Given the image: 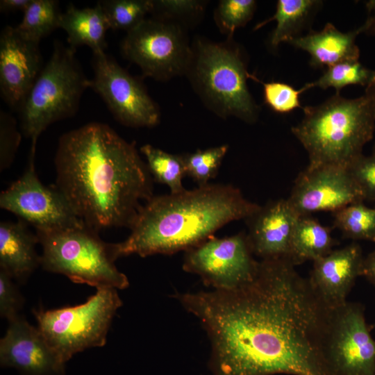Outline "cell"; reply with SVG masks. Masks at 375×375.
Here are the masks:
<instances>
[{"label":"cell","mask_w":375,"mask_h":375,"mask_svg":"<svg viewBox=\"0 0 375 375\" xmlns=\"http://www.w3.org/2000/svg\"><path fill=\"white\" fill-rule=\"evenodd\" d=\"M228 150V146L223 144L183 154L186 176L192 178L198 186L209 184L208 181L216 176Z\"/></svg>","instance_id":"obj_29"},{"label":"cell","mask_w":375,"mask_h":375,"mask_svg":"<svg viewBox=\"0 0 375 375\" xmlns=\"http://www.w3.org/2000/svg\"><path fill=\"white\" fill-rule=\"evenodd\" d=\"M42 247L41 265L76 283L97 288L123 290L129 285L116 267L113 243L101 239L99 231L83 223L52 231H36Z\"/></svg>","instance_id":"obj_6"},{"label":"cell","mask_w":375,"mask_h":375,"mask_svg":"<svg viewBox=\"0 0 375 375\" xmlns=\"http://www.w3.org/2000/svg\"><path fill=\"white\" fill-rule=\"evenodd\" d=\"M365 199H375V155L362 154L347 168Z\"/></svg>","instance_id":"obj_34"},{"label":"cell","mask_w":375,"mask_h":375,"mask_svg":"<svg viewBox=\"0 0 375 375\" xmlns=\"http://www.w3.org/2000/svg\"><path fill=\"white\" fill-rule=\"evenodd\" d=\"M60 28L66 32L67 42L74 49L86 45L92 53L106 49V34L110 27L97 3L94 7L83 8L69 5L62 12Z\"/></svg>","instance_id":"obj_21"},{"label":"cell","mask_w":375,"mask_h":375,"mask_svg":"<svg viewBox=\"0 0 375 375\" xmlns=\"http://www.w3.org/2000/svg\"><path fill=\"white\" fill-rule=\"evenodd\" d=\"M206 106L218 116L253 123L259 108L247 83L249 73L240 49L231 42L197 39L185 73Z\"/></svg>","instance_id":"obj_5"},{"label":"cell","mask_w":375,"mask_h":375,"mask_svg":"<svg viewBox=\"0 0 375 375\" xmlns=\"http://www.w3.org/2000/svg\"><path fill=\"white\" fill-rule=\"evenodd\" d=\"M206 1L197 0H151L152 17L178 24L194 19L203 12Z\"/></svg>","instance_id":"obj_32"},{"label":"cell","mask_w":375,"mask_h":375,"mask_svg":"<svg viewBox=\"0 0 375 375\" xmlns=\"http://www.w3.org/2000/svg\"><path fill=\"white\" fill-rule=\"evenodd\" d=\"M335 244L328 227L309 215L301 216L292 233L288 260L294 266L314 262L329 254Z\"/></svg>","instance_id":"obj_23"},{"label":"cell","mask_w":375,"mask_h":375,"mask_svg":"<svg viewBox=\"0 0 375 375\" xmlns=\"http://www.w3.org/2000/svg\"><path fill=\"white\" fill-rule=\"evenodd\" d=\"M76 56V49L56 41L47 62L19 110L22 133L36 144L40 134L51 124L71 117L89 88Z\"/></svg>","instance_id":"obj_7"},{"label":"cell","mask_w":375,"mask_h":375,"mask_svg":"<svg viewBox=\"0 0 375 375\" xmlns=\"http://www.w3.org/2000/svg\"><path fill=\"white\" fill-rule=\"evenodd\" d=\"M372 154L375 155V143H374V144L373 146V149H372Z\"/></svg>","instance_id":"obj_40"},{"label":"cell","mask_w":375,"mask_h":375,"mask_svg":"<svg viewBox=\"0 0 375 375\" xmlns=\"http://www.w3.org/2000/svg\"><path fill=\"white\" fill-rule=\"evenodd\" d=\"M260 208L231 184H208L153 196L140 209L128 238L113 243L114 251L117 258L185 251L226 224L246 220Z\"/></svg>","instance_id":"obj_3"},{"label":"cell","mask_w":375,"mask_h":375,"mask_svg":"<svg viewBox=\"0 0 375 375\" xmlns=\"http://www.w3.org/2000/svg\"><path fill=\"white\" fill-rule=\"evenodd\" d=\"M54 164L55 185L77 217L97 231L130 229L154 196L153 177L135 142L103 123L91 122L62 134Z\"/></svg>","instance_id":"obj_2"},{"label":"cell","mask_w":375,"mask_h":375,"mask_svg":"<svg viewBox=\"0 0 375 375\" xmlns=\"http://www.w3.org/2000/svg\"><path fill=\"white\" fill-rule=\"evenodd\" d=\"M40 42L25 38L15 27L0 35V93L6 103L19 112L42 66Z\"/></svg>","instance_id":"obj_15"},{"label":"cell","mask_w":375,"mask_h":375,"mask_svg":"<svg viewBox=\"0 0 375 375\" xmlns=\"http://www.w3.org/2000/svg\"><path fill=\"white\" fill-rule=\"evenodd\" d=\"M363 260L360 246L353 242L313 262L308 279L327 309L338 308L347 302V297L357 277L362 276Z\"/></svg>","instance_id":"obj_17"},{"label":"cell","mask_w":375,"mask_h":375,"mask_svg":"<svg viewBox=\"0 0 375 375\" xmlns=\"http://www.w3.org/2000/svg\"><path fill=\"white\" fill-rule=\"evenodd\" d=\"M299 215L288 199L267 203L246 219L253 253L263 259L288 258Z\"/></svg>","instance_id":"obj_18"},{"label":"cell","mask_w":375,"mask_h":375,"mask_svg":"<svg viewBox=\"0 0 375 375\" xmlns=\"http://www.w3.org/2000/svg\"><path fill=\"white\" fill-rule=\"evenodd\" d=\"M367 11V17L362 24V33L368 35H375V0H370L365 3Z\"/></svg>","instance_id":"obj_36"},{"label":"cell","mask_w":375,"mask_h":375,"mask_svg":"<svg viewBox=\"0 0 375 375\" xmlns=\"http://www.w3.org/2000/svg\"><path fill=\"white\" fill-rule=\"evenodd\" d=\"M362 276L375 285V250L364 258Z\"/></svg>","instance_id":"obj_38"},{"label":"cell","mask_w":375,"mask_h":375,"mask_svg":"<svg viewBox=\"0 0 375 375\" xmlns=\"http://www.w3.org/2000/svg\"><path fill=\"white\" fill-rule=\"evenodd\" d=\"M31 2V0H1L0 11L1 12L17 11H22L24 12Z\"/></svg>","instance_id":"obj_37"},{"label":"cell","mask_w":375,"mask_h":375,"mask_svg":"<svg viewBox=\"0 0 375 375\" xmlns=\"http://www.w3.org/2000/svg\"><path fill=\"white\" fill-rule=\"evenodd\" d=\"M294 267L263 259L240 288L176 295L208 335L213 375H333L324 351L329 310Z\"/></svg>","instance_id":"obj_1"},{"label":"cell","mask_w":375,"mask_h":375,"mask_svg":"<svg viewBox=\"0 0 375 375\" xmlns=\"http://www.w3.org/2000/svg\"><path fill=\"white\" fill-rule=\"evenodd\" d=\"M302 109L303 119L291 131L308 154V166L348 168L373 138L375 113L365 94L347 99L335 94Z\"/></svg>","instance_id":"obj_4"},{"label":"cell","mask_w":375,"mask_h":375,"mask_svg":"<svg viewBox=\"0 0 375 375\" xmlns=\"http://www.w3.org/2000/svg\"><path fill=\"white\" fill-rule=\"evenodd\" d=\"M92 66L94 76L89 88L101 97L118 122L134 128L159 123L160 109L140 80L105 51L92 53Z\"/></svg>","instance_id":"obj_12"},{"label":"cell","mask_w":375,"mask_h":375,"mask_svg":"<svg viewBox=\"0 0 375 375\" xmlns=\"http://www.w3.org/2000/svg\"><path fill=\"white\" fill-rule=\"evenodd\" d=\"M122 301L117 289L97 288L85 303L53 310H34L38 328L66 363L85 349L103 347Z\"/></svg>","instance_id":"obj_8"},{"label":"cell","mask_w":375,"mask_h":375,"mask_svg":"<svg viewBox=\"0 0 375 375\" xmlns=\"http://www.w3.org/2000/svg\"><path fill=\"white\" fill-rule=\"evenodd\" d=\"M322 5L319 0H278L274 15L258 24L255 29L275 21L276 25L269 43L271 48L276 49L281 43H288L301 36V33L310 24Z\"/></svg>","instance_id":"obj_22"},{"label":"cell","mask_w":375,"mask_h":375,"mask_svg":"<svg viewBox=\"0 0 375 375\" xmlns=\"http://www.w3.org/2000/svg\"><path fill=\"white\" fill-rule=\"evenodd\" d=\"M248 77L262 83L265 102L275 112L288 113L297 108H302L300 95L308 90L305 85L300 90H296L292 85L284 83L262 82L250 74Z\"/></svg>","instance_id":"obj_31"},{"label":"cell","mask_w":375,"mask_h":375,"mask_svg":"<svg viewBox=\"0 0 375 375\" xmlns=\"http://www.w3.org/2000/svg\"><path fill=\"white\" fill-rule=\"evenodd\" d=\"M36 144H31L23 174L0 194V207L35 231H52L78 226L80 219L62 192L53 185H44L35 167Z\"/></svg>","instance_id":"obj_11"},{"label":"cell","mask_w":375,"mask_h":375,"mask_svg":"<svg viewBox=\"0 0 375 375\" xmlns=\"http://www.w3.org/2000/svg\"><path fill=\"white\" fill-rule=\"evenodd\" d=\"M333 213V225L343 236L355 240L375 242V209L358 202Z\"/></svg>","instance_id":"obj_27"},{"label":"cell","mask_w":375,"mask_h":375,"mask_svg":"<svg viewBox=\"0 0 375 375\" xmlns=\"http://www.w3.org/2000/svg\"><path fill=\"white\" fill-rule=\"evenodd\" d=\"M364 308L347 301L329 310L324 351L333 375H375V340Z\"/></svg>","instance_id":"obj_13"},{"label":"cell","mask_w":375,"mask_h":375,"mask_svg":"<svg viewBox=\"0 0 375 375\" xmlns=\"http://www.w3.org/2000/svg\"><path fill=\"white\" fill-rule=\"evenodd\" d=\"M13 278L0 269V315L8 321L19 315L24 299Z\"/></svg>","instance_id":"obj_35"},{"label":"cell","mask_w":375,"mask_h":375,"mask_svg":"<svg viewBox=\"0 0 375 375\" xmlns=\"http://www.w3.org/2000/svg\"><path fill=\"white\" fill-rule=\"evenodd\" d=\"M120 50L144 76L164 81L185 74L192 56V47L181 25L153 17L127 32Z\"/></svg>","instance_id":"obj_9"},{"label":"cell","mask_w":375,"mask_h":375,"mask_svg":"<svg viewBox=\"0 0 375 375\" xmlns=\"http://www.w3.org/2000/svg\"><path fill=\"white\" fill-rule=\"evenodd\" d=\"M253 255L244 232L221 238L213 235L185 251L183 268L216 290H232L255 278L260 261Z\"/></svg>","instance_id":"obj_10"},{"label":"cell","mask_w":375,"mask_h":375,"mask_svg":"<svg viewBox=\"0 0 375 375\" xmlns=\"http://www.w3.org/2000/svg\"><path fill=\"white\" fill-rule=\"evenodd\" d=\"M140 151L155 181L166 185L172 194L185 190L183 185L186 176L183 154H172L148 144L141 147Z\"/></svg>","instance_id":"obj_25"},{"label":"cell","mask_w":375,"mask_h":375,"mask_svg":"<svg viewBox=\"0 0 375 375\" xmlns=\"http://www.w3.org/2000/svg\"><path fill=\"white\" fill-rule=\"evenodd\" d=\"M365 94L369 99L372 108L375 113V84L365 88Z\"/></svg>","instance_id":"obj_39"},{"label":"cell","mask_w":375,"mask_h":375,"mask_svg":"<svg viewBox=\"0 0 375 375\" xmlns=\"http://www.w3.org/2000/svg\"><path fill=\"white\" fill-rule=\"evenodd\" d=\"M100 6L110 29L128 32L151 12V0H101Z\"/></svg>","instance_id":"obj_28"},{"label":"cell","mask_w":375,"mask_h":375,"mask_svg":"<svg viewBox=\"0 0 375 375\" xmlns=\"http://www.w3.org/2000/svg\"><path fill=\"white\" fill-rule=\"evenodd\" d=\"M288 200L301 217L318 211L334 212L362 202L365 197L347 168L308 165L296 178Z\"/></svg>","instance_id":"obj_14"},{"label":"cell","mask_w":375,"mask_h":375,"mask_svg":"<svg viewBox=\"0 0 375 375\" xmlns=\"http://www.w3.org/2000/svg\"><path fill=\"white\" fill-rule=\"evenodd\" d=\"M256 8L254 0H222L215 10L214 19L219 30L231 36L252 19Z\"/></svg>","instance_id":"obj_30"},{"label":"cell","mask_w":375,"mask_h":375,"mask_svg":"<svg viewBox=\"0 0 375 375\" xmlns=\"http://www.w3.org/2000/svg\"><path fill=\"white\" fill-rule=\"evenodd\" d=\"M21 134L17 121L10 113L0 111V170L8 168L12 163L21 142Z\"/></svg>","instance_id":"obj_33"},{"label":"cell","mask_w":375,"mask_h":375,"mask_svg":"<svg viewBox=\"0 0 375 375\" xmlns=\"http://www.w3.org/2000/svg\"><path fill=\"white\" fill-rule=\"evenodd\" d=\"M362 33V26L344 33L333 24L327 23L322 30H310L288 44L306 51L310 56L311 66L328 68L342 62L359 60L360 49L356 40Z\"/></svg>","instance_id":"obj_19"},{"label":"cell","mask_w":375,"mask_h":375,"mask_svg":"<svg viewBox=\"0 0 375 375\" xmlns=\"http://www.w3.org/2000/svg\"><path fill=\"white\" fill-rule=\"evenodd\" d=\"M0 340V365L23 375H64L65 366L38 327L19 315Z\"/></svg>","instance_id":"obj_16"},{"label":"cell","mask_w":375,"mask_h":375,"mask_svg":"<svg viewBox=\"0 0 375 375\" xmlns=\"http://www.w3.org/2000/svg\"><path fill=\"white\" fill-rule=\"evenodd\" d=\"M23 13L21 22L15 28L28 39L40 42L60 28L62 12L58 1L31 0Z\"/></svg>","instance_id":"obj_24"},{"label":"cell","mask_w":375,"mask_h":375,"mask_svg":"<svg viewBox=\"0 0 375 375\" xmlns=\"http://www.w3.org/2000/svg\"><path fill=\"white\" fill-rule=\"evenodd\" d=\"M37 244V234L30 231L24 221H1L0 269L13 279L25 281L41 265V256L35 248Z\"/></svg>","instance_id":"obj_20"},{"label":"cell","mask_w":375,"mask_h":375,"mask_svg":"<svg viewBox=\"0 0 375 375\" xmlns=\"http://www.w3.org/2000/svg\"><path fill=\"white\" fill-rule=\"evenodd\" d=\"M374 84L375 69L365 67L358 60L342 62L328 67L318 79L305 86L308 90L333 88L335 94H340V90L348 85H360L367 88Z\"/></svg>","instance_id":"obj_26"}]
</instances>
